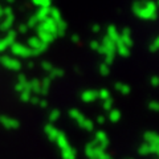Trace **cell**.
Instances as JSON below:
<instances>
[{
	"label": "cell",
	"mask_w": 159,
	"mask_h": 159,
	"mask_svg": "<svg viewBox=\"0 0 159 159\" xmlns=\"http://www.w3.org/2000/svg\"><path fill=\"white\" fill-rule=\"evenodd\" d=\"M2 62H3L7 68H17V62L15 61V60L9 58L8 56H3V57H2Z\"/></svg>",
	"instance_id": "cell-1"
},
{
	"label": "cell",
	"mask_w": 159,
	"mask_h": 159,
	"mask_svg": "<svg viewBox=\"0 0 159 159\" xmlns=\"http://www.w3.org/2000/svg\"><path fill=\"white\" fill-rule=\"evenodd\" d=\"M9 24H12V21L9 19H6V20H4V23H0V28H2V29H7V27L9 25Z\"/></svg>",
	"instance_id": "cell-2"
}]
</instances>
